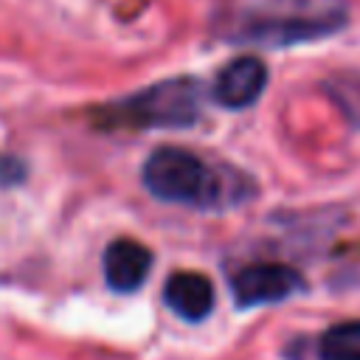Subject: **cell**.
I'll return each mask as SVG.
<instances>
[{
    "label": "cell",
    "mask_w": 360,
    "mask_h": 360,
    "mask_svg": "<svg viewBox=\"0 0 360 360\" xmlns=\"http://www.w3.org/2000/svg\"><path fill=\"white\" fill-rule=\"evenodd\" d=\"M141 183L160 202L217 214L239 208L259 194V186L248 172L231 163H211L197 152L172 143L149 152L141 166Z\"/></svg>",
    "instance_id": "cell-1"
},
{
    "label": "cell",
    "mask_w": 360,
    "mask_h": 360,
    "mask_svg": "<svg viewBox=\"0 0 360 360\" xmlns=\"http://www.w3.org/2000/svg\"><path fill=\"white\" fill-rule=\"evenodd\" d=\"M349 17V0H242L228 37L259 48H292L340 34Z\"/></svg>",
    "instance_id": "cell-2"
},
{
    "label": "cell",
    "mask_w": 360,
    "mask_h": 360,
    "mask_svg": "<svg viewBox=\"0 0 360 360\" xmlns=\"http://www.w3.org/2000/svg\"><path fill=\"white\" fill-rule=\"evenodd\" d=\"M202 82L194 76H172L141 93L110 101L96 110L104 129H183L202 115Z\"/></svg>",
    "instance_id": "cell-3"
},
{
    "label": "cell",
    "mask_w": 360,
    "mask_h": 360,
    "mask_svg": "<svg viewBox=\"0 0 360 360\" xmlns=\"http://www.w3.org/2000/svg\"><path fill=\"white\" fill-rule=\"evenodd\" d=\"M307 287L304 276L281 262H256L231 276V292L236 307L250 309L262 304H278Z\"/></svg>",
    "instance_id": "cell-4"
},
{
    "label": "cell",
    "mask_w": 360,
    "mask_h": 360,
    "mask_svg": "<svg viewBox=\"0 0 360 360\" xmlns=\"http://www.w3.org/2000/svg\"><path fill=\"white\" fill-rule=\"evenodd\" d=\"M267 82V65L253 53H242L217 70L211 82V98L225 110H248L262 98Z\"/></svg>",
    "instance_id": "cell-5"
},
{
    "label": "cell",
    "mask_w": 360,
    "mask_h": 360,
    "mask_svg": "<svg viewBox=\"0 0 360 360\" xmlns=\"http://www.w3.org/2000/svg\"><path fill=\"white\" fill-rule=\"evenodd\" d=\"M152 250L129 236L112 239L104 248V278L110 284V290L115 292H135L138 287H143L149 270H152Z\"/></svg>",
    "instance_id": "cell-6"
},
{
    "label": "cell",
    "mask_w": 360,
    "mask_h": 360,
    "mask_svg": "<svg viewBox=\"0 0 360 360\" xmlns=\"http://www.w3.org/2000/svg\"><path fill=\"white\" fill-rule=\"evenodd\" d=\"M163 301L177 318L188 323H200L211 315L217 292L208 276L197 270H177L163 284Z\"/></svg>",
    "instance_id": "cell-7"
},
{
    "label": "cell",
    "mask_w": 360,
    "mask_h": 360,
    "mask_svg": "<svg viewBox=\"0 0 360 360\" xmlns=\"http://www.w3.org/2000/svg\"><path fill=\"white\" fill-rule=\"evenodd\" d=\"M318 360H360V321H340L318 338Z\"/></svg>",
    "instance_id": "cell-8"
},
{
    "label": "cell",
    "mask_w": 360,
    "mask_h": 360,
    "mask_svg": "<svg viewBox=\"0 0 360 360\" xmlns=\"http://www.w3.org/2000/svg\"><path fill=\"white\" fill-rule=\"evenodd\" d=\"M326 93L343 110V115L352 121V127L360 129V76H354V73L335 76L326 82Z\"/></svg>",
    "instance_id": "cell-9"
},
{
    "label": "cell",
    "mask_w": 360,
    "mask_h": 360,
    "mask_svg": "<svg viewBox=\"0 0 360 360\" xmlns=\"http://www.w3.org/2000/svg\"><path fill=\"white\" fill-rule=\"evenodd\" d=\"M25 177V166L17 160V158H3L0 160V183L8 186V183H20Z\"/></svg>",
    "instance_id": "cell-10"
}]
</instances>
